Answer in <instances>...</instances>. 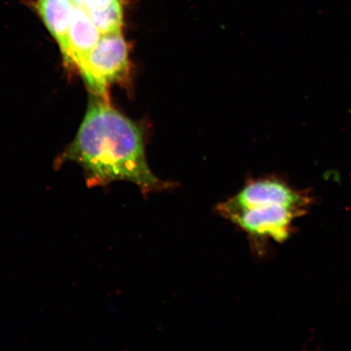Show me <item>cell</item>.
<instances>
[{
    "label": "cell",
    "instance_id": "obj_3",
    "mask_svg": "<svg viewBox=\"0 0 351 351\" xmlns=\"http://www.w3.org/2000/svg\"><path fill=\"white\" fill-rule=\"evenodd\" d=\"M77 68L91 91L107 98L109 85L130 77L129 45L122 33L103 34Z\"/></svg>",
    "mask_w": 351,
    "mask_h": 351
},
{
    "label": "cell",
    "instance_id": "obj_2",
    "mask_svg": "<svg viewBox=\"0 0 351 351\" xmlns=\"http://www.w3.org/2000/svg\"><path fill=\"white\" fill-rule=\"evenodd\" d=\"M311 197L278 178L252 180L234 196L219 204V215L254 241L282 243L291 235L293 222L306 213Z\"/></svg>",
    "mask_w": 351,
    "mask_h": 351
},
{
    "label": "cell",
    "instance_id": "obj_5",
    "mask_svg": "<svg viewBox=\"0 0 351 351\" xmlns=\"http://www.w3.org/2000/svg\"><path fill=\"white\" fill-rule=\"evenodd\" d=\"M102 36L88 12L75 7L69 29L68 62L77 65L86 58Z\"/></svg>",
    "mask_w": 351,
    "mask_h": 351
},
{
    "label": "cell",
    "instance_id": "obj_7",
    "mask_svg": "<svg viewBox=\"0 0 351 351\" xmlns=\"http://www.w3.org/2000/svg\"><path fill=\"white\" fill-rule=\"evenodd\" d=\"M72 1L76 6L83 8L86 12H90L106 7L116 0H72Z\"/></svg>",
    "mask_w": 351,
    "mask_h": 351
},
{
    "label": "cell",
    "instance_id": "obj_1",
    "mask_svg": "<svg viewBox=\"0 0 351 351\" xmlns=\"http://www.w3.org/2000/svg\"><path fill=\"white\" fill-rule=\"evenodd\" d=\"M64 158L84 169L90 186L124 181L134 184L146 195L173 186L158 178L149 167L142 125L123 115L99 95L91 99Z\"/></svg>",
    "mask_w": 351,
    "mask_h": 351
},
{
    "label": "cell",
    "instance_id": "obj_4",
    "mask_svg": "<svg viewBox=\"0 0 351 351\" xmlns=\"http://www.w3.org/2000/svg\"><path fill=\"white\" fill-rule=\"evenodd\" d=\"M33 4L68 62L69 29L75 4L72 0H33Z\"/></svg>",
    "mask_w": 351,
    "mask_h": 351
},
{
    "label": "cell",
    "instance_id": "obj_6",
    "mask_svg": "<svg viewBox=\"0 0 351 351\" xmlns=\"http://www.w3.org/2000/svg\"><path fill=\"white\" fill-rule=\"evenodd\" d=\"M87 12L102 35L122 33L124 7L121 0H116L106 7Z\"/></svg>",
    "mask_w": 351,
    "mask_h": 351
}]
</instances>
